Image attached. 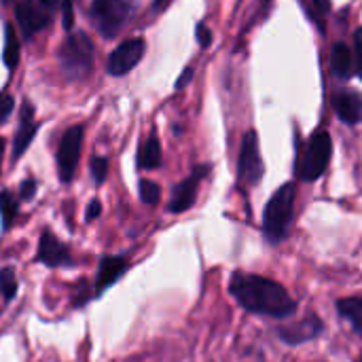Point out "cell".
<instances>
[{
    "mask_svg": "<svg viewBox=\"0 0 362 362\" xmlns=\"http://www.w3.org/2000/svg\"><path fill=\"white\" fill-rule=\"evenodd\" d=\"M295 199H297V187L295 182H286L267 202L265 212H263V231L269 242L278 244L280 240H284L286 229L293 218Z\"/></svg>",
    "mask_w": 362,
    "mask_h": 362,
    "instance_id": "obj_3",
    "label": "cell"
},
{
    "mask_svg": "<svg viewBox=\"0 0 362 362\" xmlns=\"http://www.w3.org/2000/svg\"><path fill=\"white\" fill-rule=\"evenodd\" d=\"M358 362H362V354H361V358H358Z\"/></svg>",
    "mask_w": 362,
    "mask_h": 362,
    "instance_id": "obj_35",
    "label": "cell"
},
{
    "mask_svg": "<svg viewBox=\"0 0 362 362\" xmlns=\"http://www.w3.org/2000/svg\"><path fill=\"white\" fill-rule=\"evenodd\" d=\"M308 2H310V11H312L314 19H320L331 8V2L329 0H308Z\"/></svg>",
    "mask_w": 362,
    "mask_h": 362,
    "instance_id": "obj_26",
    "label": "cell"
},
{
    "mask_svg": "<svg viewBox=\"0 0 362 362\" xmlns=\"http://www.w3.org/2000/svg\"><path fill=\"white\" fill-rule=\"evenodd\" d=\"M193 76V68H187L185 72H182V76L178 78V83H176V89H182L187 83H189V78Z\"/></svg>",
    "mask_w": 362,
    "mask_h": 362,
    "instance_id": "obj_31",
    "label": "cell"
},
{
    "mask_svg": "<svg viewBox=\"0 0 362 362\" xmlns=\"http://www.w3.org/2000/svg\"><path fill=\"white\" fill-rule=\"evenodd\" d=\"M170 2H172V0H153V4H155V8H157V11L165 8V6H168Z\"/></svg>",
    "mask_w": 362,
    "mask_h": 362,
    "instance_id": "obj_32",
    "label": "cell"
},
{
    "mask_svg": "<svg viewBox=\"0 0 362 362\" xmlns=\"http://www.w3.org/2000/svg\"><path fill=\"white\" fill-rule=\"evenodd\" d=\"M38 261L45 263L47 267H62V265H70L72 257L68 246L62 244L51 231H42L38 244Z\"/></svg>",
    "mask_w": 362,
    "mask_h": 362,
    "instance_id": "obj_12",
    "label": "cell"
},
{
    "mask_svg": "<svg viewBox=\"0 0 362 362\" xmlns=\"http://www.w3.org/2000/svg\"><path fill=\"white\" fill-rule=\"evenodd\" d=\"M13 108H15V100L8 93H2L0 95V123L8 119V115L13 112Z\"/></svg>",
    "mask_w": 362,
    "mask_h": 362,
    "instance_id": "obj_24",
    "label": "cell"
},
{
    "mask_svg": "<svg viewBox=\"0 0 362 362\" xmlns=\"http://www.w3.org/2000/svg\"><path fill=\"white\" fill-rule=\"evenodd\" d=\"M238 174L240 180L246 187H257L259 180L263 178V159L259 151V138L255 129L246 132L242 138V148H240V159H238Z\"/></svg>",
    "mask_w": 362,
    "mask_h": 362,
    "instance_id": "obj_6",
    "label": "cell"
},
{
    "mask_svg": "<svg viewBox=\"0 0 362 362\" xmlns=\"http://www.w3.org/2000/svg\"><path fill=\"white\" fill-rule=\"evenodd\" d=\"M40 2H42V4H45V6H47L49 11H53V8H55V6L59 4V0H40Z\"/></svg>",
    "mask_w": 362,
    "mask_h": 362,
    "instance_id": "obj_33",
    "label": "cell"
},
{
    "mask_svg": "<svg viewBox=\"0 0 362 362\" xmlns=\"http://www.w3.org/2000/svg\"><path fill=\"white\" fill-rule=\"evenodd\" d=\"M229 291L244 310L255 312V314H263L272 318H286L297 310V303L291 299L286 288L263 276L235 274L231 278Z\"/></svg>",
    "mask_w": 362,
    "mask_h": 362,
    "instance_id": "obj_1",
    "label": "cell"
},
{
    "mask_svg": "<svg viewBox=\"0 0 362 362\" xmlns=\"http://www.w3.org/2000/svg\"><path fill=\"white\" fill-rule=\"evenodd\" d=\"M2 153H4V140L0 138V163H2Z\"/></svg>",
    "mask_w": 362,
    "mask_h": 362,
    "instance_id": "obj_34",
    "label": "cell"
},
{
    "mask_svg": "<svg viewBox=\"0 0 362 362\" xmlns=\"http://www.w3.org/2000/svg\"><path fill=\"white\" fill-rule=\"evenodd\" d=\"M197 40H199L202 47H208L212 42V32L204 23H197Z\"/></svg>",
    "mask_w": 362,
    "mask_h": 362,
    "instance_id": "obj_29",
    "label": "cell"
},
{
    "mask_svg": "<svg viewBox=\"0 0 362 362\" xmlns=\"http://www.w3.org/2000/svg\"><path fill=\"white\" fill-rule=\"evenodd\" d=\"M0 293L4 297V301H13V297L17 293V276L11 267L0 269Z\"/></svg>",
    "mask_w": 362,
    "mask_h": 362,
    "instance_id": "obj_21",
    "label": "cell"
},
{
    "mask_svg": "<svg viewBox=\"0 0 362 362\" xmlns=\"http://www.w3.org/2000/svg\"><path fill=\"white\" fill-rule=\"evenodd\" d=\"M320 331H322V322L312 314V316H308L305 320L295 322L293 327L280 329V337H282L286 344H303V341H310V339H314L316 335H320Z\"/></svg>",
    "mask_w": 362,
    "mask_h": 362,
    "instance_id": "obj_16",
    "label": "cell"
},
{
    "mask_svg": "<svg viewBox=\"0 0 362 362\" xmlns=\"http://www.w3.org/2000/svg\"><path fill=\"white\" fill-rule=\"evenodd\" d=\"M206 174H208V165H199V168H195V172L174 189L172 199H170V204H168V210H170V212H174V214L187 212V210L195 204L197 187H199V182H202V178H204Z\"/></svg>",
    "mask_w": 362,
    "mask_h": 362,
    "instance_id": "obj_10",
    "label": "cell"
},
{
    "mask_svg": "<svg viewBox=\"0 0 362 362\" xmlns=\"http://www.w3.org/2000/svg\"><path fill=\"white\" fill-rule=\"evenodd\" d=\"M72 2H74V0H62V13H64V19H62V23H64V30H72V25H74Z\"/></svg>",
    "mask_w": 362,
    "mask_h": 362,
    "instance_id": "obj_25",
    "label": "cell"
},
{
    "mask_svg": "<svg viewBox=\"0 0 362 362\" xmlns=\"http://www.w3.org/2000/svg\"><path fill=\"white\" fill-rule=\"evenodd\" d=\"M354 55H356V72L362 76V28L354 34Z\"/></svg>",
    "mask_w": 362,
    "mask_h": 362,
    "instance_id": "obj_27",
    "label": "cell"
},
{
    "mask_svg": "<svg viewBox=\"0 0 362 362\" xmlns=\"http://www.w3.org/2000/svg\"><path fill=\"white\" fill-rule=\"evenodd\" d=\"M161 197V187L153 180H142L140 182V199L148 206H155Z\"/></svg>",
    "mask_w": 362,
    "mask_h": 362,
    "instance_id": "obj_22",
    "label": "cell"
},
{
    "mask_svg": "<svg viewBox=\"0 0 362 362\" xmlns=\"http://www.w3.org/2000/svg\"><path fill=\"white\" fill-rule=\"evenodd\" d=\"M17 212H19L17 199H15L8 191H2V193H0V218H2V229H8V227L13 225V221L17 218Z\"/></svg>",
    "mask_w": 362,
    "mask_h": 362,
    "instance_id": "obj_20",
    "label": "cell"
},
{
    "mask_svg": "<svg viewBox=\"0 0 362 362\" xmlns=\"http://www.w3.org/2000/svg\"><path fill=\"white\" fill-rule=\"evenodd\" d=\"M100 212H102V204H100L98 199H93V202L87 206V214H85V218H87V221H95V218L100 216Z\"/></svg>",
    "mask_w": 362,
    "mask_h": 362,
    "instance_id": "obj_30",
    "label": "cell"
},
{
    "mask_svg": "<svg viewBox=\"0 0 362 362\" xmlns=\"http://www.w3.org/2000/svg\"><path fill=\"white\" fill-rule=\"evenodd\" d=\"M15 15L25 36H32L42 28H47V23H51V11L40 0H17Z\"/></svg>",
    "mask_w": 362,
    "mask_h": 362,
    "instance_id": "obj_9",
    "label": "cell"
},
{
    "mask_svg": "<svg viewBox=\"0 0 362 362\" xmlns=\"http://www.w3.org/2000/svg\"><path fill=\"white\" fill-rule=\"evenodd\" d=\"M333 155V138L327 129H318L308 144L301 148L299 161H297V174L303 182H314L318 180L331 161Z\"/></svg>",
    "mask_w": 362,
    "mask_h": 362,
    "instance_id": "obj_4",
    "label": "cell"
},
{
    "mask_svg": "<svg viewBox=\"0 0 362 362\" xmlns=\"http://www.w3.org/2000/svg\"><path fill=\"white\" fill-rule=\"evenodd\" d=\"M2 59H4L8 70H15L17 64H19V38H17L11 23L4 25V53H2Z\"/></svg>",
    "mask_w": 362,
    "mask_h": 362,
    "instance_id": "obj_19",
    "label": "cell"
},
{
    "mask_svg": "<svg viewBox=\"0 0 362 362\" xmlns=\"http://www.w3.org/2000/svg\"><path fill=\"white\" fill-rule=\"evenodd\" d=\"M138 165L142 170H155V168L161 165V142L155 136L146 138V142L140 146Z\"/></svg>",
    "mask_w": 362,
    "mask_h": 362,
    "instance_id": "obj_17",
    "label": "cell"
},
{
    "mask_svg": "<svg viewBox=\"0 0 362 362\" xmlns=\"http://www.w3.org/2000/svg\"><path fill=\"white\" fill-rule=\"evenodd\" d=\"M134 11V0H93L91 21L106 38L117 36Z\"/></svg>",
    "mask_w": 362,
    "mask_h": 362,
    "instance_id": "obj_5",
    "label": "cell"
},
{
    "mask_svg": "<svg viewBox=\"0 0 362 362\" xmlns=\"http://www.w3.org/2000/svg\"><path fill=\"white\" fill-rule=\"evenodd\" d=\"M331 72L339 81H348L356 74V55L346 42H335L329 53Z\"/></svg>",
    "mask_w": 362,
    "mask_h": 362,
    "instance_id": "obj_14",
    "label": "cell"
},
{
    "mask_svg": "<svg viewBox=\"0 0 362 362\" xmlns=\"http://www.w3.org/2000/svg\"><path fill=\"white\" fill-rule=\"evenodd\" d=\"M19 193H21V199H30V197H34V193H36V180H32V178L23 180V182H21Z\"/></svg>",
    "mask_w": 362,
    "mask_h": 362,
    "instance_id": "obj_28",
    "label": "cell"
},
{
    "mask_svg": "<svg viewBox=\"0 0 362 362\" xmlns=\"http://www.w3.org/2000/svg\"><path fill=\"white\" fill-rule=\"evenodd\" d=\"M83 134H85L83 125H74L66 129V134L62 136V142L57 148V170H59L62 182H70L76 172L81 146H83Z\"/></svg>",
    "mask_w": 362,
    "mask_h": 362,
    "instance_id": "obj_7",
    "label": "cell"
},
{
    "mask_svg": "<svg viewBox=\"0 0 362 362\" xmlns=\"http://www.w3.org/2000/svg\"><path fill=\"white\" fill-rule=\"evenodd\" d=\"M125 272H127V261L123 257H104L98 267L95 295H102L106 288H110Z\"/></svg>",
    "mask_w": 362,
    "mask_h": 362,
    "instance_id": "obj_15",
    "label": "cell"
},
{
    "mask_svg": "<svg viewBox=\"0 0 362 362\" xmlns=\"http://www.w3.org/2000/svg\"><path fill=\"white\" fill-rule=\"evenodd\" d=\"M331 104L339 121L356 125L362 121V95L350 87H341L331 95Z\"/></svg>",
    "mask_w": 362,
    "mask_h": 362,
    "instance_id": "obj_11",
    "label": "cell"
},
{
    "mask_svg": "<svg viewBox=\"0 0 362 362\" xmlns=\"http://www.w3.org/2000/svg\"><path fill=\"white\" fill-rule=\"evenodd\" d=\"M36 132H38V125L34 123V106L30 102H23L21 112H19V127L15 132V142H13V161H17L25 153Z\"/></svg>",
    "mask_w": 362,
    "mask_h": 362,
    "instance_id": "obj_13",
    "label": "cell"
},
{
    "mask_svg": "<svg viewBox=\"0 0 362 362\" xmlns=\"http://www.w3.org/2000/svg\"><path fill=\"white\" fill-rule=\"evenodd\" d=\"M93 42L87 34L83 32H72L66 36V40L59 47L57 59H59V68L64 72V76L68 81H81L91 72L93 66Z\"/></svg>",
    "mask_w": 362,
    "mask_h": 362,
    "instance_id": "obj_2",
    "label": "cell"
},
{
    "mask_svg": "<svg viewBox=\"0 0 362 362\" xmlns=\"http://www.w3.org/2000/svg\"><path fill=\"white\" fill-rule=\"evenodd\" d=\"M106 174H108V161L104 157H93L91 159V176L98 185H102L106 180Z\"/></svg>",
    "mask_w": 362,
    "mask_h": 362,
    "instance_id": "obj_23",
    "label": "cell"
},
{
    "mask_svg": "<svg viewBox=\"0 0 362 362\" xmlns=\"http://www.w3.org/2000/svg\"><path fill=\"white\" fill-rule=\"evenodd\" d=\"M339 314L354 327V331L362 335V299L361 297H348L337 303Z\"/></svg>",
    "mask_w": 362,
    "mask_h": 362,
    "instance_id": "obj_18",
    "label": "cell"
},
{
    "mask_svg": "<svg viewBox=\"0 0 362 362\" xmlns=\"http://www.w3.org/2000/svg\"><path fill=\"white\" fill-rule=\"evenodd\" d=\"M146 51V42L144 38H129L125 42H121L108 57V72L112 76H123L129 70H134L140 59L144 57Z\"/></svg>",
    "mask_w": 362,
    "mask_h": 362,
    "instance_id": "obj_8",
    "label": "cell"
}]
</instances>
